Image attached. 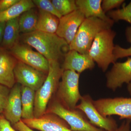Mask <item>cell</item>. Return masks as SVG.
Masks as SVG:
<instances>
[{
    "mask_svg": "<svg viewBox=\"0 0 131 131\" xmlns=\"http://www.w3.org/2000/svg\"><path fill=\"white\" fill-rule=\"evenodd\" d=\"M20 39L35 49L48 61H59L69 50L68 43L56 33L36 30L21 34Z\"/></svg>",
    "mask_w": 131,
    "mask_h": 131,
    "instance_id": "obj_1",
    "label": "cell"
},
{
    "mask_svg": "<svg viewBox=\"0 0 131 131\" xmlns=\"http://www.w3.org/2000/svg\"><path fill=\"white\" fill-rule=\"evenodd\" d=\"M49 69L46 79L39 89L35 91L34 118H39L47 111V105L58 88L63 70L58 61H49Z\"/></svg>",
    "mask_w": 131,
    "mask_h": 131,
    "instance_id": "obj_2",
    "label": "cell"
},
{
    "mask_svg": "<svg viewBox=\"0 0 131 131\" xmlns=\"http://www.w3.org/2000/svg\"><path fill=\"white\" fill-rule=\"evenodd\" d=\"M113 24L94 17L84 19L80 26L69 50H74L82 54H88L95 38L99 33L110 29Z\"/></svg>",
    "mask_w": 131,
    "mask_h": 131,
    "instance_id": "obj_3",
    "label": "cell"
},
{
    "mask_svg": "<svg viewBox=\"0 0 131 131\" xmlns=\"http://www.w3.org/2000/svg\"><path fill=\"white\" fill-rule=\"evenodd\" d=\"M116 33L110 29L99 33L94 39L88 54L98 67L105 72L111 63H114V39Z\"/></svg>",
    "mask_w": 131,
    "mask_h": 131,
    "instance_id": "obj_4",
    "label": "cell"
},
{
    "mask_svg": "<svg viewBox=\"0 0 131 131\" xmlns=\"http://www.w3.org/2000/svg\"><path fill=\"white\" fill-rule=\"evenodd\" d=\"M80 76L75 71L64 70L57 89V100L69 109H76L82 96L79 90Z\"/></svg>",
    "mask_w": 131,
    "mask_h": 131,
    "instance_id": "obj_5",
    "label": "cell"
},
{
    "mask_svg": "<svg viewBox=\"0 0 131 131\" xmlns=\"http://www.w3.org/2000/svg\"><path fill=\"white\" fill-rule=\"evenodd\" d=\"M46 113L57 115L69 125L73 131H105L91 124L81 111L67 108L57 99L52 103Z\"/></svg>",
    "mask_w": 131,
    "mask_h": 131,
    "instance_id": "obj_6",
    "label": "cell"
},
{
    "mask_svg": "<svg viewBox=\"0 0 131 131\" xmlns=\"http://www.w3.org/2000/svg\"><path fill=\"white\" fill-rule=\"evenodd\" d=\"M94 105L102 116L116 115L120 119L131 121V98H103L93 101Z\"/></svg>",
    "mask_w": 131,
    "mask_h": 131,
    "instance_id": "obj_7",
    "label": "cell"
},
{
    "mask_svg": "<svg viewBox=\"0 0 131 131\" xmlns=\"http://www.w3.org/2000/svg\"><path fill=\"white\" fill-rule=\"evenodd\" d=\"M93 101L89 95L82 96L76 109L83 113L89 122L94 126L105 131H115L118 127L116 121L110 116H102L94 105Z\"/></svg>",
    "mask_w": 131,
    "mask_h": 131,
    "instance_id": "obj_8",
    "label": "cell"
},
{
    "mask_svg": "<svg viewBox=\"0 0 131 131\" xmlns=\"http://www.w3.org/2000/svg\"><path fill=\"white\" fill-rule=\"evenodd\" d=\"M9 51L18 61L48 73L49 61L38 52L34 50L31 46L19 42Z\"/></svg>",
    "mask_w": 131,
    "mask_h": 131,
    "instance_id": "obj_9",
    "label": "cell"
},
{
    "mask_svg": "<svg viewBox=\"0 0 131 131\" xmlns=\"http://www.w3.org/2000/svg\"><path fill=\"white\" fill-rule=\"evenodd\" d=\"M14 73L17 83L35 91L42 86L47 74L19 61L16 64Z\"/></svg>",
    "mask_w": 131,
    "mask_h": 131,
    "instance_id": "obj_10",
    "label": "cell"
},
{
    "mask_svg": "<svg viewBox=\"0 0 131 131\" xmlns=\"http://www.w3.org/2000/svg\"><path fill=\"white\" fill-rule=\"evenodd\" d=\"M85 19L84 15L78 9L62 16L59 19L56 34L69 45L74 39L80 26Z\"/></svg>",
    "mask_w": 131,
    "mask_h": 131,
    "instance_id": "obj_11",
    "label": "cell"
},
{
    "mask_svg": "<svg viewBox=\"0 0 131 131\" xmlns=\"http://www.w3.org/2000/svg\"><path fill=\"white\" fill-rule=\"evenodd\" d=\"M22 120L31 129L40 131H73L64 120L53 114L46 113L39 118Z\"/></svg>",
    "mask_w": 131,
    "mask_h": 131,
    "instance_id": "obj_12",
    "label": "cell"
},
{
    "mask_svg": "<svg viewBox=\"0 0 131 131\" xmlns=\"http://www.w3.org/2000/svg\"><path fill=\"white\" fill-rule=\"evenodd\" d=\"M106 86L113 91L122 87L124 83L131 82V57L123 62H115L107 73Z\"/></svg>",
    "mask_w": 131,
    "mask_h": 131,
    "instance_id": "obj_13",
    "label": "cell"
},
{
    "mask_svg": "<svg viewBox=\"0 0 131 131\" xmlns=\"http://www.w3.org/2000/svg\"><path fill=\"white\" fill-rule=\"evenodd\" d=\"M18 61L9 50L0 47V83L10 89L16 83L14 71Z\"/></svg>",
    "mask_w": 131,
    "mask_h": 131,
    "instance_id": "obj_14",
    "label": "cell"
},
{
    "mask_svg": "<svg viewBox=\"0 0 131 131\" xmlns=\"http://www.w3.org/2000/svg\"><path fill=\"white\" fill-rule=\"evenodd\" d=\"M94 62L88 54H82L74 50H69L64 56L62 66L64 70H70L80 74L94 67Z\"/></svg>",
    "mask_w": 131,
    "mask_h": 131,
    "instance_id": "obj_15",
    "label": "cell"
},
{
    "mask_svg": "<svg viewBox=\"0 0 131 131\" xmlns=\"http://www.w3.org/2000/svg\"><path fill=\"white\" fill-rule=\"evenodd\" d=\"M2 114L12 125L21 119L22 106L20 84L16 83L10 89L7 103Z\"/></svg>",
    "mask_w": 131,
    "mask_h": 131,
    "instance_id": "obj_16",
    "label": "cell"
},
{
    "mask_svg": "<svg viewBox=\"0 0 131 131\" xmlns=\"http://www.w3.org/2000/svg\"><path fill=\"white\" fill-rule=\"evenodd\" d=\"M78 9L84 15L85 18L94 17L110 24L114 21L106 15L102 7V0H76Z\"/></svg>",
    "mask_w": 131,
    "mask_h": 131,
    "instance_id": "obj_17",
    "label": "cell"
},
{
    "mask_svg": "<svg viewBox=\"0 0 131 131\" xmlns=\"http://www.w3.org/2000/svg\"><path fill=\"white\" fill-rule=\"evenodd\" d=\"M18 18L6 21L1 47L8 50L19 42L20 39Z\"/></svg>",
    "mask_w": 131,
    "mask_h": 131,
    "instance_id": "obj_18",
    "label": "cell"
},
{
    "mask_svg": "<svg viewBox=\"0 0 131 131\" xmlns=\"http://www.w3.org/2000/svg\"><path fill=\"white\" fill-rule=\"evenodd\" d=\"M31 0H19L5 12L0 13V22L6 21L18 18L24 12L35 7Z\"/></svg>",
    "mask_w": 131,
    "mask_h": 131,
    "instance_id": "obj_19",
    "label": "cell"
},
{
    "mask_svg": "<svg viewBox=\"0 0 131 131\" xmlns=\"http://www.w3.org/2000/svg\"><path fill=\"white\" fill-rule=\"evenodd\" d=\"M35 91L28 87L21 86V119H33Z\"/></svg>",
    "mask_w": 131,
    "mask_h": 131,
    "instance_id": "obj_20",
    "label": "cell"
},
{
    "mask_svg": "<svg viewBox=\"0 0 131 131\" xmlns=\"http://www.w3.org/2000/svg\"><path fill=\"white\" fill-rule=\"evenodd\" d=\"M59 22V19L56 16L39 10L36 30L49 33H56Z\"/></svg>",
    "mask_w": 131,
    "mask_h": 131,
    "instance_id": "obj_21",
    "label": "cell"
},
{
    "mask_svg": "<svg viewBox=\"0 0 131 131\" xmlns=\"http://www.w3.org/2000/svg\"><path fill=\"white\" fill-rule=\"evenodd\" d=\"M38 13L33 8L24 12L18 18L19 31L22 34L36 30Z\"/></svg>",
    "mask_w": 131,
    "mask_h": 131,
    "instance_id": "obj_22",
    "label": "cell"
},
{
    "mask_svg": "<svg viewBox=\"0 0 131 131\" xmlns=\"http://www.w3.org/2000/svg\"><path fill=\"white\" fill-rule=\"evenodd\" d=\"M51 2L62 16L70 14L78 9L74 0H52Z\"/></svg>",
    "mask_w": 131,
    "mask_h": 131,
    "instance_id": "obj_23",
    "label": "cell"
},
{
    "mask_svg": "<svg viewBox=\"0 0 131 131\" xmlns=\"http://www.w3.org/2000/svg\"><path fill=\"white\" fill-rule=\"evenodd\" d=\"M108 16L113 20H124L131 24V1L122 8L110 11Z\"/></svg>",
    "mask_w": 131,
    "mask_h": 131,
    "instance_id": "obj_24",
    "label": "cell"
},
{
    "mask_svg": "<svg viewBox=\"0 0 131 131\" xmlns=\"http://www.w3.org/2000/svg\"><path fill=\"white\" fill-rule=\"evenodd\" d=\"M125 34L127 41L131 43L130 46L124 48L118 45L115 46L113 53L115 61L119 58L131 56V26L127 28Z\"/></svg>",
    "mask_w": 131,
    "mask_h": 131,
    "instance_id": "obj_25",
    "label": "cell"
},
{
    "mask_svg": "<svg viewBox=\"0 0 131 131\" xmlns=\"http://www.w3.org/2000/svg\"><path fill=\"white\" fill-rule=\"evenodd\" d=\"M35 6H37L39 10H42L45 12L56 16L60 19L61 16L60 14L57 11L51 1L49 0H33Z\"/></svg>",
    "mask_w": 131,
    "mask_h": 131,
    "instance_id": "obj_26",
    "label": "cell"
},
{
    "mask_svg": "<svg viewBox=\"0 0 131 131\" xmlns=\"http://www.w3.org/2000/svg\"><path fill=\"white\" fill-rule=\"evenodd\" d=\"M10 89L0 83V114H3L9 96Z\"/></svg>",
    "mask_w": 131,
    "mask_h": 131,
    "instance_id": "obj_27",
    "label": "cell"
},
{
    "mask_svg": "<svg viewBox=\"0 0 131 131\" xmlns=\"http://www.w3.org/2000/svg\"><path fill=\"white\" fill-rule=\"evenodd\" d=\"M125 2L124 0H103L102 2V7L103 12H106L119 7Z\"/></svg>",
    "mask_w": 131,
    "mask_h": 131,
    "instance_id": "obj_28",
    "label": "cell"
},
{
    "mask_svg": "<svg viewBox=\"0 0 131 131\" xmlns=\"http://www.w3.org/2000/svg\"><path fill=\"white\" fill-rule=\"evenodd\" d=\"M0 131H18L13 127L10 122L4 117L0 114Z\"/></svg>",
    "mask_w": 131,
    "mask_h": 131,
    "instance_id": "obj_29",
    "label": "cell"
},
{
    "mask_svg": "<svg viewBox=\"0 0 131 131\" xmlns=\"http://www.w3.org/2000/svg\"><path fill=\"white\" fill-rule=\"evenodd\" d=\"M19 0H0V13L8 9Z\"/></svg>",
    "mask_w": 131,
    "mask_h": 131,
    "instance_id": "obj_30",
    "label": "cell"
},
{
    "mask_svg": "<svg viewBox=\"0 0 131 131\" xmlns=\"http://www.w3.org/2000/svg\"><path fill=\"white\" fill-rule=\"evenodd\" d=\"M12 126L15 130L18 131H34L27 125L22 121V119Z\"/></svg>",
    "mask_w": 131,
    "mask_h": 131,
    "instance_id": "obj_31",
    "label": "cell"
},
{
    "mask_svg": "<svg viewBox=\"0 0 131 131\" xmlns=\"http://www.w3.org/2000/svg\"><path fill=\"white\" fill-rule=\"evenodd\" d=\"M131 121L127 120L124 121L119 127L114 131H131L130 126Z\"/></svg>",
    "mask_w": 131,
    "mask_h": 131,
    "instance_id": "obj_32",
    "label": "cell"
},
{
    "mask_svg": "<svg viewBox=\"0 0 131 131\" xmlns=\"http://www.w3.org/2000/svg\"><path fill=\"white\" fill-rule=\"evenodd\" d=\"M6 22H0V47L2 43L4 29Z\"/></svg>",
    "mask_w": 131,
    "mask_h": 131,
    "instance_id": "obj_33",
    "label": "cell"
},
{
    "mask_svg": "<svg viewBox=\"0 0 131 131\" xmlns=\"http://www.w3.org/2000/svg\"><path fill=\"white\" fill-rule=\"evenodd\" d=\"M127 89L129 93L131 95V82L127 84Z\"/></svg>",
    "mask_w": 131,
    "mask_h": 131,
    "instance_id": "obj_34",
    "label": "cell"
}]
</instances>
